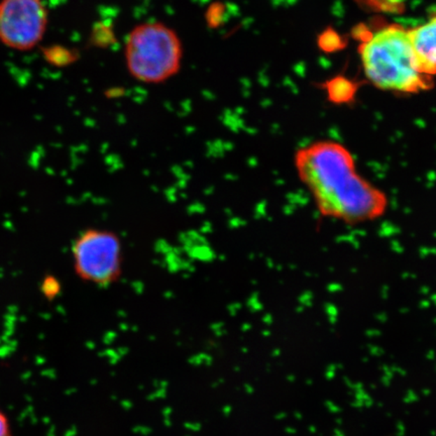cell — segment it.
Masks as SVG:
<instances>
[{
    "instance_id": "cell-1",
    "label": "cell",
    "mask_w": 436,
    "mask_h": 436,
    "mask_svg": "<svg viewBox=\"0 0 436 436\" xmlns=\"http://www.w3.org/2000/svg\"><path fill=\"white\" fill-rule=\"evenodd\" d=\"M294 166L323 218L353 225L387 212V194L358 174L355 157L342 143L319 141L300 148Z\"/></svg>"
},
{
    "instance_id": "cell-2",
    "label": "cell",
    "mask_w": 436,
    "mask_h": 436,
    "mask_svg": "<svg viewBox=\"0 0 436 436\" xmlns=\"http://www.w3.org/2000/svg\"><path fill=\"white\" fill-rule=\"evenodd\" d=\"M358 52L366 77L377 88L411 94L433 87V78L424 72L405 27H382L362 43Z\"/></svg>"
},
{
    "instance_id": "cell-7",
    "label": "cell",
    "mask_w": 436,
    "mask_h": 436,
    "mask_svg": "<svg viewBox=\"0 0 436 436\" xmlns=\"http://www.w3.org/2000/svg\"><path fill=\"white\" fill-rule=\"evenodd\" d=\"M44 58L48 63L57 67L71 65L78 59V54L62 45H51L43 50Z\"/></svg>"
},
{
    "instance_id": "cell-6",
    "label": "cell",
    "mask_w": 436,
    "mask_h": 436,
    "mask_svg": "<svg viewBox=\"0 0 436 436\" xmlns=\"http://www.w3.org/2000/svg\"><path fill=\"white\" fill-rule=\"evenodd\" d=\"M413 47L419 56L424 72L436 75V15L426 24L409 29Z\"/></svg>"
},
{
    "instance_id": "cell-8",
    "label": "cell",
    "mask_w": 436,
    "mask_h": 436,
    "mask_svg": "<svg viewBox=\"0 0 436 436\" xmlns=\"http://www.w3.org/2000/svg\"><path fill=\"white\" fill-rule=\"evenodd\" d=\"M61 291V284L56 278L52 276L45 277L42 283V292L47 298H55Z\"/></svg>"
},
{
    "instance_id": "cell-5",
    "label": "cell",
    "mask_w": 436,
    "mask_h": 436,
    "mask_svg": "<svg viewBox=\"0 0 436 436\" xmlns=\"http://www.w3.org/2000/svg\"><path fill=\"white\" fill-rule=\"evenodd\" d=\"M48 10L42 0H0V43L26 52L44 38Z\"/></svg>"
},
{
    "instance_id": "cell-4",
    "label": "cell",
    "mask_w": 436,
    "mask_h": 436,
    "mask_svg": "<svg viewBox=\"0 0 436 436\" xmlns=\"http://www.w3.org/2000/svg\"><path fill=\"white\" fill-rule=\"evenodd\" d=\"M72 255L75 273L83 282L108 287L122 277V243L111 230H83L73 243Z\"/></svg>"
},
{
    "instance_id": "cell-9",
    "label": "cell",
    "mask_w": 436,
    "mask_h": 436,
    "mask_svg": "<svg viewBox=\"0 0 436 436\" xmlns=\"http://www.w3.org/2000/svg\"><path fill=\"white\" fill-rule=\"evenodd\" d=\"M0 436H15L13 424L6 411L0 408Z\"/></svg>"
},
{
    "instance_id": "cell-3",
    "label": "cell",
    "mask_w": 436,
    "mask_h": 436,
    "mask_svg": "<svg viewBox=\"0 0 436 436\" xmlns=\"http://www.w3.org/2000/svg\"><path fill=\"white\" fill-rule=\"evenodd\" d=\"M125 59L134 79L146 84L163 83L179 72L183 45L172 27L160 22H143L127 36Z\"/></svg>"
}]
</instances>
